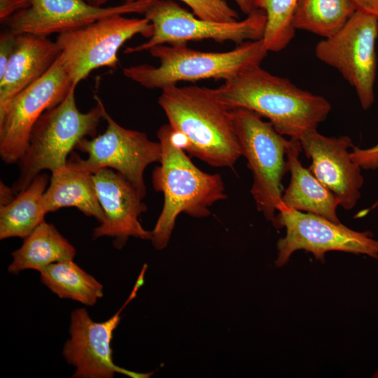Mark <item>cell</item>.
<instances>
[{"label":"cell","mask_w":378,"mask_h":378,"mask_svg":"<svg viewBox=\"0 0 378 378\" xmlns=\"http://www.w3.org/2000/svg\"><path fill=\"white\" fill-rule=\"evenodd\" d=\"M124 15H108L58 34L59 58L74 85L98 68H115L118 52L127 40L137 34L148 38L153 36V24L146 18Z\"/></svg>","instance_id":"cell-7"},{"label":"cell","mask_w":378,"mask_h":378,"mask_svg":"<svg viewBox=\"0 0 378 378\" xmlns=\"http://www.w3.org/2000/svg\"><path fill=\"white\" fill-rule=\"evenodd\" d=\"M135 286L127 302L108 319L93 321L87 309H76L71 313L70 337L64 344L62 355L68 364L75 368L74 378H112L121 373L132 378H146L149 373H138L116 365L112 357L111 340L120 321V313L136 296Z\"/></svg>","instance_id":"cell-13"},{"label":"cell","mask_w":378,"mask_h":378,"mask_svg":"<svg viewBox=\"0 0 378 378\" xmlns=\"http://www.w3.org/2000/svg\"><path fill=\"white\" fill-rule=\"evenodd\" d=\"M372 377L378 378V368L376 370V371L374 372V373L372 374Z\"/></svg>","instance_id":"cell-33"},{"label":"cell","mask_w":378,"mask_h":378,"mask_svg":"<svg viewBox=\"0 0 378 378\" xmlns=\"http://www.w3.org/2000/svg\"><path fill=\"white\" fill-rule=\"evenodd\" d=\"M74 86L57 106L46 110L34 124L27 147L18 163L20 175L11 187L15 194L25 189L40 173L64 169L68 155L82 139L96 136L105 106L98 95L86 113L78 108Z\"/></svg>","instance_id":"cell-5"},{"label":"cell","mask_w":378,"mask_h":378,"mask_svg":"<svg viewBox=\"0 0 378 378\" xmlns=\"http://www.w3.org/2000/svg\"><path fill=\"white\" fill-rule=\"evenodd\" d=\"M153 24V36L141 44L127 47L125 53H134L164 44H187L204 39L218 43L241 44L262 38L267 18L258 8L243 20L218 22L196 18L173 0H155L144 14Z\"/></svg>","instance_id":"cell-8"},{"label":"cell","mask_w":378,"mask_h":378,"mask_svg":"<svg viewBox=\"0 0 378 378\" xmlns=\"http://www.w3.org/2000/svg\"><path fill=\"white\" fill-rule=\"evenodd\" d=\"M39 273L41 283L59 298L92 306L104 295L102 284L74 260L55 262Z\"/></svg>","instance_id":"cell-22"},{"label":"cell","mask_w":378,"mask_h":378,"mask_svg":"<svg viewBox=\"0 0 378 378\" xmlns=\"http://www.w3.org/2000/svg\"><path fill=\"white\" fill-rule=\"evenodd\" d=\"M17 34L7 29L0 35V77L4 74L13 52Z\"/></svg>","instance_id":"cell-27"},{"label":"cell","mask_w":378,"mask_h":378,"mask_svg":"<svg viewBox=\"0 0 378 378\" xmlns=\"http://www.w3.org/2000/svg\"><path fill=\"white\" fill-rule=\"evenodd\" d=\"M29 6L28 0H0V21L5 22L14 14Z\"/></svg>","instance_id":"cell-28"},{"label":"cell","mask_w":378,"mask_h":378,"mask_svg":"<svg viewBox=\"0 0 378 378\" xmlns=\"http://www.w3.org/2000/svg\"><path fill=\"white\" fill-rule=\"evenodd\" d=\"M159 66L139 64L125 67L127 78L148 89H164L180 82L202 79H231L260 66L268 51L262 40L248 41L227 52H202L187 44L159 45L149 50Z\"/></svg>","instance_id":"cell-4"},{"label":"cell","mask_w":378,"mask_h":378,"mask_svg":"<svg viewBox=\"0 0 378 378\" xmlns=\"http://www.w3.org/2000/svg\"><path fill=\"white\" fill-rule=\"evenodd\" d=\"M356 11L351 0H298L293 15L295 29L329 38Z\"/></svg>","instance_id":"cell-23"},{"label":"cell","mask_w":378,"mask_h":378,"mask_svg":"<svg viewBox=\"0 0 378 378\" xmlns=\"http://www.w3.org/2000/svg\"><path fill=\"white\" fill-rule=\"evenodd\" d=\"M134 1V0H127ZM199 18L218 22L239 20V15L225 0H180Z\"/></svg>","instance_id":"cell-25"},{"label":"cell","mask_w":378,"mask_h":378,"mask_svg":"<svg viewBox=\"0 0 378 378\" xmlns=\"http://www.w3.org/2000/svg\"><path fill=\"white\" fill-rule=\"evenodd\" d=\"M88 4L97 7H102L104 4H105L108 0H83ZM126 1L127 0H125Z\"/></svg>","instance_id":"cell-32"},{"label":"cell","mask_w":378,"mask_h":378,"mask_svg":"<svg viewBox=\"0 0 378 378\" xmlns=\"http://www.w3.org/2000/svg\"><path fill=\"white\" fill-rule=\"evenodd\" d=\"M61 53L56 41L31 34H17L6 71L0 77V118L13 99L41 78Z\"/></svg>","instance_id":"cell-17"},{"label":"cell","mask_w":378,"mask_h":378,"mask_svg":"<svg viewBox=\"0 0 378 378\" xmlns=\"http://www.w3.org/2000/svg\"><path fill=\"white\" fill-rule=\"evenodd\" d=\"M29 6L4 23L15 34L48 36L78 29L102 18L129 13L145 14L155 0H134L97 7L83 0H28Z\"/></svg>","instance_id":"cell-14"},{"label":"cell","mask_w":378,"mask_h":378,"mask_svg":"<svg viewBox=\"0 0 378 378\" xmlns=\"http://www.w3.org/2000/svg\"><path fill=\"white\" fill-rule=\"evenodd\" d=\"M351 159L360 167L365 169L378 168V144L367 148L360 149L353 147L350 153Z\"/></svg>","instance_id":"cell-26"},{"label":"cell","mask_w":378,"mask_h":378,"mask_svg":"<svg viewBox=\"0 0 378 378\" xmlns=\"http://www.w3.org/2000/svg\"><path fill=\"white\" fill-rule=\"evenodd\" d=\"M232 116L241 155L253 173L251 193L258 210L272 220L281 207V181L288 172L285 155L290 139L251 110L234 108Z\"/></svg>","instance_id":"cell-6"},{"label":"cell","mask_w":378,"mask_h":378,"mask_svg":"<svg viewBox=\"0 0 378 378\" xmlns=\"http://www.w3.org/2000/svg\"><path fill=\"white\" fill-rule=\"evenodd\" d=\"M298 0H256L257 8L265 11L267 22L264 47L270 52L284 49L295 36L293 15Z\"/></svg>","instance_id":"cell-24"},{"label":"cell","mask_w":378,"mask_h":378,"mask_svg":"<svg viewBox=\"0 0 378 378\" xmlns=\"http://www.w3.org/2000/svg\"><path fill=\"white\" fill-rule=\"evenodd\" d=\"M306 156L312 159L309 169L337 197L344 209L354 208L360 197L363 185L360 167L351 159L350 137H328L312 130L299 139Z\"/></svg>","instance_id":"cell-15"},{"label":"cell","mask_w":378,"mask_h":378,"mask_svg":"<svg viewBox=\"0 0 378 378\" xmlns=\"http://www.w3.org/2000/svg\"><path fill=\"white\" fill-rule=\"evenodd\" d=\"M49 176L40 173L8 204L0 206V239L25 238L45 220L43 195Z\"/></svg>","instance_id":"cell-21"},{"label":"cell","mask_w":378,"mask_h":378,"mask_svg":"<svg viewBox=\"0 0 378 378\" xmlns=\"http://www.w3.org/2000/svg\"><path fill=\"white\" fill-rule=\"evenodd\" d=\"M158 104L190 155L214 167H232L241 155L232 110L211 88L172 85L162 90Z\"/></svg>","instance_id":"cell-2"},{"label":"cell","mask_w":378,"mask_h":378,"mask_svg":"<svg viewBox=\"0 0 378 378\" xmlns=\"http://www.w3.org/2000/svg\"><path fill=\"white\" fill-rule=\"evenodd\" d=\"M106 130L88 139H82L75 149L87 155L83 159L73 155L68 160L78 169L92 174L99 169L110 168L125 177L144 198L146 188L144 171L150 164L160 161V142L150 140L146 134L126 129L104 111Z\"/></svg>","instance_id":"cell-9"},{"label":"cell","mask_w":378,"mask_h":378,"mask_svg":"<svg viewBox=\"0 0 378 378\" xmlns=\"http://www.w3.org/2000/svg\"><path fill=\"white\" fill-rule=\"evenodd\" d=\"M211 91L228 108L251 110L267 118L280 134L298 140L306 132L316 129L331 110L324 97L304 90L260 66L225 80Z\"/></svg>","instance_id":"cell-1"},{"label":"cell","mask_w":378,"mask_h":378,"mask_svg":"<svg viewBox=\"0 0 378 378\" xmlns=\"http://www.w3.org/2000/svg\"><path fill=\"white\" fill-rule=\"evenodd\" d=\"M162 148L160 165L153 173L155 190L164 195L162 212L152 231V243L158 250L165 248L176 219L181 213L203 218L209 207L227 197L222 177L197 168L182 148L178 136L169 124L157 133Z\"/></svg>","instance_id":"cell-3"},{"label":"cell","mask_w":378,"mask_h":378,"mask_svg":"<svg viewBox=\"0 0 378 378\" xmlns=\"http://www.w3.org/2000/svg\"><path fill=\"white\" fill-rule=\"evenodd\" d=\"M16 194L13 192L12 188H8L4 183H1V205H4L10 202Z\"/></svg>","instance_id":"cell-31"},{"label":"cell","mask_w":378,"mask_h":378,"mask_svg":"<svg viewBox=\"0 0 378 378\" xmlns=\"http://www.w3.org/2000/svg\"><path fill=\"white\" fill-rule=\"evenodd\" d=\"M104 220L94 228L92 237L113 238V244L122 248L130 237L151 240L152 232L145 230L139 217L147 209L143 197L121 174L103 168L92 174Z\"/></svg>","instance_id":"cell-16"},{"label":"cell","mask_w":378,"mask_h":378,"mask_svg":"<svg viewBox=\"0 0 378 378\" xmlns=\"http://www.w3.org/2000/svg\"><path fill=\"white\" fill-rule=\"evenodd\" d=\"M302 150L300 141L290 138L286 151L290 181L282 195L279 210L293 209L340 223L337 215V208L340 206L337 197L309 169L303 167L299 160Z\"/></svg>","instance_id":"cell-18"},{"label":"cell","mask_w":378,"mask_h":378,"mask_svg":"<svg viewBox=\"0 0 378 378\" xmlns=\"http://www.w3.org/2000/svg\"><path fill=\"white\" fill-rule=\"evenodd\" d=\"M76 255L74 246L53 224L44 220L24 238L19 248L12 252L8 272L13 274L26 270L41 272L55 262L74 260Z\"/></svg>","instance_id":"cell-20"},{"label":"cell","mask_w":378,"mask_h":378,"mask_svg":"<svg viewBox=\"0 0 378 378\" xmlns=\"http://www.w3.org/2000/svg\"><path fill=\"white\" fill-rule=\"evenodd\" d=\"M241 10L246 15L258 9L256 0H234Z\"/></svg>","instance_id":"cell-30"},{"label":"cell","mask_w":378,"mask_h":378,"mask_svg":"<svg viewBox=\"0 0 378 378\" xmlns=\"http://www.w3.org/2000/svg\"><path fill=\"white\" fill-rule=\"evenodd\" d=\"M378 20L356 10L333 36L318 42L317 58L336 69L354 88L362 108L374 101Z\"/></svg>","instance_id":"cell-11"},{"label":"cell","mask_w":378,"mask_h":378,"mask_svg":"<svg viewBox=\"0 0 378 378\" xmlns=\"http://www.w3.org/2000/svg\"><path fill=\"white\" fill-rule=\"evenodd\" d=\"M74 86L58 57L41 78L13 99L0 118V157L4 162H19L36 122L46 110L59 104Z\"/></svg>","instance_id":"cell-12"},{"label":"cell","mask_w":378,"mask_h":378,"mask_svg":"<svg viewBox=\"0 0 378 378\" xmlns=\"http://www.w3.org/2000/svg\"><path fill=\"white\" fill-rule=\"evenodd\" d=\"M272 221L275 227L286 229L285 237L277 242V267L286 265L298 250L312 253L323 262L325 254L335 251L378 259V240L368 232H357L340 223L290 208L279 210Z\"/></svg>","instance_id":"cell-10"},{"label":"cell","mask_w":378,"mask_h":378,"mask_svg":"<svg viewBox=\"0 0 378 378\" xmlns=\"http://www.w3.org/2000/svg\"><path fill=\"white\" fill-rule=\"evenodd\" d=\"M356 10L378 20V0H351Z\"/></svg>","instance_id":"cell-29"},{"label":"cell","mask_w":378,"mask_h":378,"mask_svg":"<svg viewBox=\"0 0 378 378\" xmlns=\"http://www.w3.org/2000/svg\"><path fill=\"white\" fill-rule=\"evenodd\" d=\"M43 204L47 214L64 207H75L86 216L94 217L99 224L104 220L92 175L69 160L64 169L52 174L43 195Z\"/></svg>","instance_id":"cell-19"}]
</instances>
